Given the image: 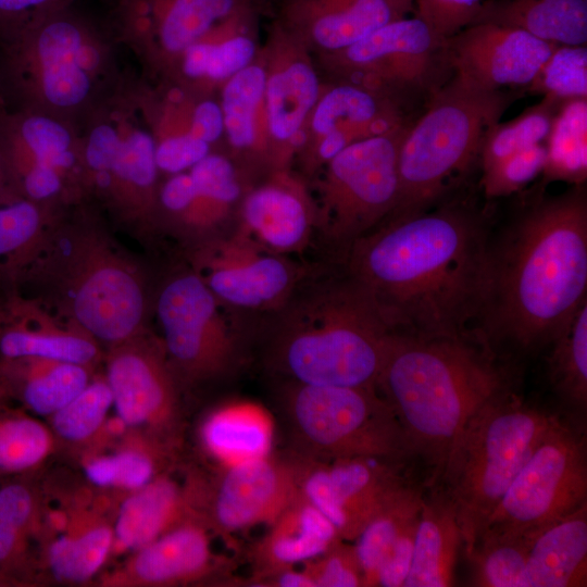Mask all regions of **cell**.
<instances>
[{"label": "cell", "mask_w": 587, "mask_h": 587, "mask_svg": "<svg viewBox=\"0 0 587 587\" xmlns=\"http://www.w3.org/2000/svg\"><path fill=\"white\" fill-rule=\"evenodd\" d=\"M488 251L478 214L449 203L386 217L350 246L342 262L391 333L455 337L473 333Z\"/></svg>", "instance_id": "1"}, {"label": "cell", "mask_w": 587, "mask_h": 587, "mask_svg": "<svg viewBox=\"0 0 587 587\" xmlns=\"http://www.w3.org/2000/svg\"><path fill=\"white\" fill-rule=\"evenodd\" d=\"M587 197L583 185L542 198L489 245L474 334L496 354L549 346L587 301Z\"/></svg>", "instance_id": "2"}, {"label": "cell", "mask_w": 587, "mask_h": 587, "mask_svg": "<svg viewBox=\"0 0 587 587\" xmlns=\"http://www.w3.org/2000/svg\"><path fill=\"white\" fill-rule=\"evenodd\" d=\"M409 441L440 482L448 457L470 421L511 391L508 371L474 333L455 337L391 334L376 384Z\"/></svg>", "instance_id": "3"}, {"label": "cell", "mask_w": 587, "mask_h": 587, "mask_svg": "<svg viewBox=\"0 0 587 587\" xmlns=\"http://www.w3.org/2000/svg\"><path fill=\"white\" fill-rule=\"evenodd\" d=\"M14 291L111 348L145 330L141 267L84 213L57 214L11 280Z\"/></svg>", "instance_id": "4"}, {"label": "cell", "mask_w": 587, "mask_h": 587, "mask_svg": "<svg viewBox=\"0 0 587 587\" xmlns=\"http://www.w3.org/2000/svg\"><path fill=\"white\" fill-rule=\"evenodd\" d=\"M259 320L265 365L282 380L376 388L392 333L345 271L340 276L310 274Z\"/></svg>", "instance_id": "5"}, {"label": "cell", "mask_w": 587, "mask_h": 587, "mask_svg": "<svg viewBox=\"0 0 587 587\" xmlns=\"http://www.w3.org/2000/svg\"><path fill=\"white\" fill-rule=\"evenodd\" d=\"M2 45V77L18 110L78 124L120 83L109 38L71 5Z\"/></svg>", "instance_id": "6"}, {"label": "cell", "mask_w": 587, "mask_h": 587, "mask_svg": "<svg viewBox=\"0 0 587 587\" xmlns=\"http://www.w3.org/2000/svg\"><path fill=\"white\" fill-rule=\"evenodd\" d=\"M512 101L511 93L485 89L458 74L435 89L426 112L401 139L399 197L389 216L417 213L439 200L480 155L486 134Z\"/></svg>", "instance_id": "7"}, {"label": "cell", "mask_w": 587, "mask_h": 587, "mask_svg": "<svg viewBox=\"0 0 587 587\" xmlns=\"http://www.w3.org/2000/svg\"><path fill=\"white\" fill-rule=\"evenodd\" d=\"M559 419L511 390L480 410L462 432L438 484L454 505L467 558L511 483Z\"/></svg>", "instance_id": "8"}, {"label": "cell", "mask_w": 587, "mask_h": 587, "mask_svg": "<svg viewBox=\"0 0 587 587\" xmlns=\"http://www.w3.org/2000/svg\"><path fill=\"white\" fill-rule=\"evenodd\" d=\"M86 193L126 224L157 225L160 171L137 84L118 83L77 124Z\"/></svg>", "instance_id": "9"}, {"label": "cell", "mask_w": 587, "mask_h": 587, "mask_svg": "<svg viewBox=\"0 0 587 587\" xmlns=\"http://www.w3.org/2000/svg\"><path fill=\"white\" fill-rule=\"evenodd\" d=\"M292 451L310 460L414 459L395 413L376 388L283 380L278 388Z\"/></svg>", "instance_id": "10"}, {"label": "cell", "mask_w": 587, "mask_h": 587, "mask_svg": "<svg viewBox=\"0 0 587 587\" xmlns=\"http://www.w3.org/2000/svg\"><path fill=\"white\" fill-rule=\"evenodd\" d=\"M409 125L348 146L310 179L316 232L341 259L394 211L399 197L398 150Z\"/></svg>", "instance_id": "11"}, {"label": "cell", "mask_w": 587, "mask_h": 587, "mask_svg": "<svg viewBox=\"0 0 587 587\" xmlns=\"http://www.w3.org/2000/svg\"><path fill=\"white\" fill-rule=\"evenodd\" d=\"M189 266L162 284L155 313L167 360L182 386L234 374L243 360L240 328Z\"/></svg>", "instance_id": "12"}, {"label": "cell", "mask_w": 587, "mask_h": 587, "mask_svg": "<svg viewBox=\"0 0 587 587\" xmlns=\"http://www.w3.org/2000/svg\"><path fill=\"white\" fill-rule=\"evenodd\" d=\"M584 504L586 439L583 429L560 417L511 483L480 539L533 533Z\"/></svg>", "instance_id": "13"}, {"label": "cell", "mask_w": 587, "mask_h": 587, "mask_svg": "<svg viewBox=\"0 0 587 587\" xmlns=\"http://www.w3.org/2000/svg\"><path fill=\"white\" fill-rule=\"evenodd\" d=\"M0 160L17 198L59 207L86 195L78 125L49 114L0 112Z\"/></svg>", "instance_id": "14"}, {"label": "cell", "mask_w": 587, "mask_h": 587, "mask_svg": "<svg viewBox=\"0 0 587 587\" xmlns=\"http://www.w3.org/2000/svg\"><path fill=\"white\" fill-rule=\"evenodd\" d=\"M188 261L228 310L259 317L282 305L311 274L290 257L267 251L236 229L196 240Z\"/></svg>", "instance_id": "15"}, {"label": "cell", "mask_w": 587, "mask_h": 587, "mask_svg": "<svg viewBox=\"0 0 587 587\" xmlns=\"http://www.w3.org/2000/svg\"><path fill=\"white\" fill-rule=\"evenodd\" d=\"M113 409L127 427L177 451L183 430L180 383L161 338L147 328L104 353Z\"/></svg>", "instance_id": "16"}, {"label": "cell", "mask_w": 587, "mask_h": 587, "mask_svg": "<svg viewBox=\"0 0 587 587\" xmlns=\"http://www.w3.org/2000/svg\"><path fill=\"white\" fill-rule=\"evenodd\" d=\"M446 41L416 15L385 24L351 46L319 55L335 80H348L398 98L402 90L432 85L450 67Z\"/></svg>", "instance_id": "17"}, {"label": "cell", "mask_w": 587, "mask_h": 587, "mask_svg": "<svg viewBox=\"0 0 587 587\" xmlns=\"http://www.w3.org/2000/svg\"><path fill=\"white\" fill-rule=\"evenodd\" d=\"M41 489V488H40ZM120 497L88 485L48 504L41 494L40 566L62 584H85L111 560L113 523Z\"/></svg>", "instance_id": "18"}, {"label": "cell", "mask_w": 587, "mask_h": 587, "mask_svg": "<svg viewBox=\"0 0 587 587\" xmlns=\"http://www.w3.org/2000/svg\"><path fill=\"white\" fill-rule=\"evenodd\" d=\"M248 11V0H116L113 18L117 39L162 78L198 39Z\"/></svg>", "instance_id": "19"}, {"label": "cell", "mask_w": 587, "mask_h": 587, "mask_svg": "<svg viewBox=\"0 0 587 587\" xmlns=\"http://www.w3.org/2000/svg\"><path fill=\"white\" fill-rule=\"evenodd\" d=\"M299 494L334 525L344 540H354L369 521L401 488L404 463L378 458L317 461L291 454Z\"/></svg>", "instance_id": "20"}, {"label": "cell", "mask_w": 587, "mask_h": 587, "mask_svg": "<svg viewBox=\"0 0 587 587\" xmlns=\"http://www.w3.org/2000/svg\"><path fill=\"white\" fill-rule=\"evenodd\" d=\"M409 121L399 99L367 86L335 80L323 91L303 128L294 160L310 180L348 146L391 132Z\"/></svg>", "instance_id": "21"}, {"label": "cell", "mask_w": 587, "mask_h": 587, "mask_svg": "<svg viewBox=\"0 0 587 587\" xmlns=\"http://www.w3.org/2000/svg\"><path fill=\"white\" fill-rule=\"evenodd\" d=\"M261 54L271 167L292 168L303 128L325 83L308 48L278 23L261 46Z\"/></svg>", "instance_id": "22"}, {"label": "cell", "mask_w": 587, "mask_h": 587, "mask_svg": "<svg viewBox=\"0 0 587 587\" xmlns=\"http://www.w3.org/2000/svg\"><path fill=\"white\" fill-rule=\"evenodd\" d=\"M155 143L160 173L187 171L224 143L218 99L168 78L158 85L137 84Z\"/></svg>", "instance_id": "23"}, {"label": "cell", "mask_w": 587, "mask_h": 587, "mask_svg": "<svg viewBox=\"0 0 587 587\" xmlns=\"http://www.w3.org/2000/svg\"><path fill=\"white\" fill-rule=\"evenodd\" d=\"M203 475L200 515L211 530L228 534L270 525L298 494L291 454L273 453Z\"/></svg>", "instance_id": "24"}, {"label": "cell", "mask_w": 587, "mask_h": 587, "mask_svg": "<svg viewBox=\"0 0 587 587\" xmlns=\"http://www.w3.org/2000/svg\"><path fill=\"white\" fill-rule=\"evenodd\" d=\"M254 183L226 151H213L187 171L160 183L157 224L163 223L198 239L235 217Z\"/></svg>", "instance_id": "25"}, {"label": "cell", "mask_w": 587, "mask_h": 587, "mask_svg": "<svg viewBox=\"0 0 587 587\" xmlns=\"http://www.w3.org/2000/svg\"><path fill=\"white\" fill-rule=\"evenodd\" d=\"M210 528L189 517L124 557L95 579L101 587H173L215 580L223 563L212 549Z\"/></svg>", "instance_id": "26"}, {"label": "cell", "mask_w": 587, "mask_h": 587, "mask_svg": "<svg viewBox=\"0 0 587 587\" xmlns=\"http://www.w3.org/2000/svg\"><path fill=\"white\" fill-rule=\"evenodd\" d=\"M235 229L267 251L302 252L316 232L317 214L309 183L292 168L274 170L245 192Z\"/></svg>", "instance_id": "27"}, {"label": "cell", "mask_w": 587, "mask_h": 587, "mask_svg": "<svg viewBox=\"0 0 587 587\" xmlns=\"http://www.w3.org/2000/svg\"><path fill=\"white\" fill-rule=\"evenodd\" d=\"M555 46L492 23L470 25L446 41L454 74L490 90L527 87Z\"/></svg>", "instance_id": "28"}, {"label": "cell", "mask_w": 587, "mask_h": 587, "mask_svg": "<svg viewBox=\"0 0 587 587\" xmlns=\"http://www.w3.org/2000/svg\"><path fill=\"white\" fill-rule=\"evenodd\" d=\"M413 8V0H286L277 23L319 57L351 46Z\"/></svg>", "instance_id": "29"}, {"label": "cell", "mask_w": 587, "mask_h": 587, "mask_svg": "<svg viewBox=\"0 0 587 587\" xmlns=\"http://www.w3.org/2000/svg\"><path fill=\"white\" fill-rule=\"evenodd\" d=\"M46 358L96 369L101 345L78 325L13 291L0 302V358Z\"/></svg>", "instance_id": "30"}, {"label": "cell", "mask_w": 587, "mask_h": 587, "mask_svg": "<svg viewBox=\"0 0 587 587\" xmlns=\"http://www.w3.org/2000/svg\"><path fill=\"white\" fill-rule=\"evenodd\" d=\"M200 473L188 472L178 480L171 467L143 487L120 497L111 559L126 557L189 517H200Z\"/></svg>", "instance_id": "31"}, {"label": "cell", "mask_w": 587, "mask_h": 587, "mask_svg": "<svg viewBox=\"0 0 587 587\" xmlns=\"http://www.w3.org/2000/svg\"><path fill=\"white\" fill-rule=\"evenodd\" d=\"M265 68L261 54L218 90L224 147L255 182L272 171L264 108Z\"/></svg>", "instance_id": "32"}, {"label": "cell", "mask_w": 587, "mask_h": 587, "mask_svg": "<svg viewBox=\"0 0 587 587\" xmlns=\"http://www.w3.org/2000/svg\"><path fill=\"white\" fill-rule=\"evenodd\" d=\"M34 473L0 485V587L43 582L40 566L41 489Z\"/></svg>", "instance_id": "33"}, {"label": "cell", "mask_w": 587, "mask_h": 587, "mask_svg": "<svg viewBox=\"0 0 587 587\" xmlns=\"http://www.w3.org/2000/svg\"><path fill=\"white\" fill-rule=\"evenodd\" d=\"M252 11L241 13L213 28L192 43L172 72L162 78L195 91L214 95L260 53Z\"/></svg>", "instance_id": "34"}, {"label": "cell", "mask_w": 587, "mask_h": 587, "mask_svg": "<svg viewBox=\"0 0 587 587\" xmlns=\"http://www.w3.org/2000/svg\"><path fill=\"white\" fill-rule=\"evenodd\" d=\"M463 536L454 505L439 484L423 491L411 566L403 586L447 587L454 582Z\"/></svg>", "instance_id": "35"}, {"label": "cell", "mask_w": 587, "mask_h": 587, "mask_svg": "<svg viewBox=\"0 0 587 587\" xmlns=\"http://www.w3.org/2000/svg\"><path fill=\"white\" fill-rule=\"evenodd\" d=\"M520 587L587 584V504L529 534Z\"/></svg>", "instance_id": "36"}, {"label": "cell", "mask_w": 587, "mask_h": 587, "mask_svg": "<svg viewBox=\"0 0 587 587\" xmlns=\"http://www.w3.org/2000/svg\"><path fill=\"white\" fill-rule=\"evenodd\" d=\"M268 526L253 547L251 579L317 558L341 540L328 519L299 491Z\"/></svg>", "instance_id": "37"}, {"label": "cell", "mask_w": 587, "mask_h": 587, "mask_svg": "<svg viewBox=\"0 0 587 587\" xmlns=\"http://www.w3.org/2000/svg\"><path fill=\"white\" fill-rule=\"evenodd\" d=\"M203 454L216 469L272 453L274 424L267 411L251 401H229L209 411L198 428Z\"/></svg>", "instance_id": "38"}, {"label": "cell", "mask_w": 587, "mask_h": 587, "mask_svg": "<svg viewBox=\"0 0 587 587\" xmlns=\"http://www.w3.org/2000/svg\"><path fill=\"white\" fill-rule=\"evenodd\" d=\"M175 452L129 429L105 448L80 453V463L88 485L122 497L170 470Z\"/></svg>", "instance_id": "39"}, {"label": "cell", "mask_w": 587, "mask_h": 587, "mask_svg": "<svg viewBox=\"0 0 587 587\" xmlns=\"http://www.w3.org/2000/svg\"><path fill=\"white\" fill-rule=\"evenodd\" d=\"M95 370L46 358H0V378L11 399L36 416L57 412L89 384Z\"/></svg>", "instance_id": "40"}, {"label": "cell", "mask_w": 587, "mask_h": 587, "mask_svg": "<svg viewBox=\"0 0 587 587\" xmlns=\"http://www.w3.org/2000/svg\"><path fill=\"white\" fill-rule=\"evenodd\" d=\"M477 23L519 28L554 45L584 46L587 0H483Z\"/></svg>", "instance_id": "41"}, {"label": "cell", "mask_w": 587, "mask_h": 587, "mask_svg": "<svg viewBox=\"0 0 587 587\" xmlns=\"http://www.w3.org/2000/svg\"><path fill=\"white\" fill-rule=\"evenodd\" d=\"M424 488L408 484L369 521L353 546L365 586H376L380 564L407 536L416 532Z\"/></svg>", "instance_id": "42"}, {"label": "cell", "mask_w": 587, "mask_h": 587, "mask_svg": "<svg viewBox=\"0 0 587 587\" xmlns=\"http://www.w3.org/2000/svg\"><path fill=\"white\" fill-rule=\"evenodd\" d=\"M549 346L550 383L582 424L587 409V301Z\"/></svg>", "instance_id": "43"}, {"label": "cell", "mask_w": 587, "mask_h": 587, "mask_svg": "<svg viewBox=\"0 0 587 587\" xmlns=\"http://www.w3.org/2000/svg\"><path fill=\"white\" fill-rule=\"evenodd\" d=\"M0 402V474L35 473L54 452L57 438L49 425L26 409Z\"/></svg>", "instance_id": "44"}, {"label": "cell", "mask_w": 587, "mask_h": 587, "mask_svg": "<svg viewBox=\"0 0 587 587\" xmlns=\"http://www.w3.org/2000/svg\"><path fill=\"white\" fill-rule=\"evenodd\" d=\"M545 179L583 185L587 177V98L563 101L545 141Z\"/></svg>", "instance_id": "45"}, {"label": "cell", "mask_w": 587, "mask_h": 587, "mask_svg": "<svg viewBox=\"0 0 587 587\" xmlns=\"http://www.w3.org/2000/svg\"><path fill=\"white\" fill-rule=\"evenodd\" d=\"M59 207L20 198L0 204V276L11 283L29 259Z\"/></svg>", "instance_id": "46"}, {"label": "cell", "mask_w": 587, "mask_h": 587, "mask_svg": "<svg viewBox=\"0 0 587 587\" xmlns=\"http://www.w3.org/2000/svg\"><path fill=\"white\" fill-rule=\"evenodd\" d=\"M112 408V394L104 374H95L80 392L48 417V425L58 441L79 450L98 434Z\"/></svg>", "instance_id": "47"}, {"label": "cell", "mask_w": 587, "mask_h": 587, "mask_svg": "<svg viewBox=\"0 0 587 587\" xmlns=\"http://www.w3.org/2000/svg\"><path fill=\"white\" fill-rule=\"evenodd\" d=\"M549 98L528 107L516 117L496 123L480 150L483 168L528 147L545 143L560 104Z\"/></svg>", "instance_id": "48"}, {"label": "cell", "mask_w": 587, "mask_h": 587, "mask_svg": "<svg viewBox=\"0 0 587 587\" xmlns=\"http://www.w3.org/2000/svg\"><path fill=\"white\" fill-rule=\"evenodd\" d=\"M528 550L526 535L483 538L469 557L474 585L520 587Z\"/></svg>", "instance_id": "49"}, {"label": "cell", "mask_w": 587, "mask_h": 587, "mask_svg": "<svg viewBox=\"0 0 587 587\" xmlns=\"http://www.w3.org/2000/svg\"><path fill=\"white\" fill-rule=\"evenodd\" d=\"M526 89L558 102L587 98L586 45H557Z\"/></svg>", "instance_id": "50"}, {"label": "cell", "mask_w": 587, "mask_h": 587, "mask_svg": "<svg viewBox=\"0 0 587 587\" xmlns=\"http://www.w3.org/2000/svg\"><path fill=\"white\" fill-rule=\"evenodd\" d=\"M546 162L545 143L520 150L485 168L482 185L489 198L515 192L542 173Z\"/></svg>", "instance_id": "51"}, {"label": "cell", "mask_w": 587, "mask_h": 587, "mask_svg": "<svg viewBox=\"0 0 587 587\" xmlns=\"http://www.w3.org/2000/svg\"><path fill=\"white\" fill-rule=\"evenodd\" d=\"M315 587H361L364 575L353 546L339 540L327 551L303 563Z\"/></svg>", "instance_id": "52"}, {"label": "cell", "mask_w": 587, "mask_h": 587, "mask_svg": "<svg viewBox=\"0 0 587 587\" xmlns=\"http://www.w3.org/2000/svg\"><path fill=\"white\" fill-rule=\"evenodd\" d=\"M416 16L439 37L448 39L472 25L483 0H413Z\"/></svg>", "instance_id": "53"}, {"label": "cell", "mask_w": 587, "mask_h": 587, "mask_svg": "<svg viewBox=\"0 0 587 587\" xmlns=\"http://www.w3.org/2000/svg\"><path fill=\"white\" fill-rule=\"evenodd\" d=\"M74 0H0V40L15 37L43 16Z\"/></svg>", "instance_id": "54"}, {"label": "cell", "mask_w": 587, "mask_h": 587, "mask_svg": "<svg viewBox=\"0 0 587 587\" xmlns=\"http://www.w3.org/2000/svg\"><path fill=\"white\" fill-rule=\"evenodd\" d=\"M252 586L268 587H315L313 579L304 570L284 567L263 576L250 579Z\"/></svg>", "instance_id": "55"}, {"label": "cell", "mask_w": 587, "mask_h": 587, "mask_svg": "<svg viewBox=\"0 0 587 587\" xmlns=\"http://www.w3.org/2000/svg\"><path fill=\"white\" fill-rule=\"evenodd\" d=\"M20 199L17 198L9 187L7 176L0 160V204Z\"/></svg>", "instance_id": "56"}, {"label": "cell", "mask_w": 587, "mask_h": 587, "mask_svg": "<svg viewBox=\"0 0 587 587\" xmlns=\"http://www.w3.org/2000/svg\"><path fill=\"white\" fill-rule=\"evenodd\" d=\"M9 390L2 379L0 378V402L1 401H11Z\"/></svg>", "instance_id": "57"}, {"label": "cell", "mask_w": 587, "mask_h": 587, "mask_svg": "<svg viewBox=\"0 0 587 587\" xmlns=\"http://www.w3.org/2000/svg\"><path fill=\"white\" fill-rule=\"evenodd\" d=\"M3 477L1 474H0V478Z\"/></svg>", "instance_id": "58"}]
</instances>
